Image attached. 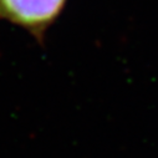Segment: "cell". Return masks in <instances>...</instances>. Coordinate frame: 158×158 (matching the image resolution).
<instances>
[{
    "label": "cell",
    "mask_w": 158,
    "mask_h": 158,
    "mask_svg": "<svg viewBox=\"0 0 158 158\" xmlns=\"http://www.w3.org/2000/svg\"><path fill=\"white\" fill-rule=\"evenodd\" d=\"M67 0H0V21L20 27L39 44L59 20Z\"/></svg>",
    "instance_id": "1"
}]
</instances>
